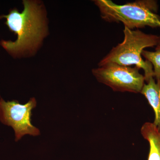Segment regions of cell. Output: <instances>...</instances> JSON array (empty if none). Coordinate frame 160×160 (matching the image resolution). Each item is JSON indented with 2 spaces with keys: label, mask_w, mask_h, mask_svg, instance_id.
I'll use <instances>...</instances> for the list:
<instances>
[{
  "label": "cell",
  "mask_w": 160,
  "mask_h": 160,
  "mask_svg": "<svg viewBox=\"0 0 160 160\" xmlns=\"http://www.w3.org/2000/svg\"><path fill=\"white\" fill-rule=\"evenodd\" d=\"M24 9L22 12L16 9L9 14L0 16L6 19V24L10 31L17 35V39L1 41L6 51L17 56L24 52L32 51L38 47L46 35V27L42 6L35 1H23Z\"/></svg>",
  "instance_id": "cell-1"
},
{
  "label": "cell",
  "mask_w": 160,
  "mask_h": 160,
  "mask_svg": "<svg viewBox=\"0 0 160 160\" xmlns=\"http://www.w3.org/2000/svg\"><path fill=\"white\" fill-rule=\"evenodd\" d=\"M122 42L113 47L110 52L98 63L99 67L109 63L130 66L135 65L142 69L145 72V81L148 82L154 77L153 67L148 61H144L142 52L147 47L160 44V36L148 34L139 30H132L125 27Z\"/></svg>",
  "instance_id": "cell-2"
},
{
  "label": "cell",
  "mask_w": 160,
  "mask_h": 160,
  "mask_svg": "<svg viewBox=\"0 0 160 160\" xmlns=\"http://www.w3.org/2000/svg\"><path fill=\"white\" fill-rule=\"evenodd\" d=\"M101 17L109 22H121L132 29L148 26L160 29V16L157 14V2L139 0L124 5H117L110 0H96Z\"/></svg>",
  "instance_id": "cell-3"
},
{
  "label": "cell",
  "mask_w": 160,
  "mask_h": 160,
  "mask_svg": "<svg viewBox=\"0 0 160 160\" xmlns=\"http://www.w3.org/2000/svg\"><path fill=\"white\" fill-rule=\"evenodd\" d=\"M135 66H122L109 63L92 70V73L100 82L109 86L113 91L141 92L145 84L144 76Z\"/></svg>",
  "instance_id": "cell-4"
},
{
  "label": "cell",
  "mask_w": 160,
  "mask_h": 160,
  "mask_svg": "<svg viewBox=\"0 0 160 160\" xmlns=\"http://www.w3.org/2000/svg\"><path fill=\"white\" fill-rule=\"evenodd\" d=\"M36 106L34 98L24 105L16 100L6 102L2 98L0 99V122L13 129L16 142L26 135L36 136L40 134L39 129L31 123L32 111Z\"/></svg>",
  "instance_id": "cell-5"
},
{
  "label": "cell",
  "mask_w": 160,
  "mask_h": 160,
  "mask_svg": "<svg viewBox=\"0 0 160 160\" xmlns=\"http://www.w3.org/2000/svg\"><path fill=\"white\" fill-rule=\"evenodd\" d=\"M141 93L146 97L155 113L153 124L160 130V81L152 78L144 84Z\"/></svg>",
  "instance_id": "cell-6"
},
{
  "label": "cell",
  "mask_w": 160,
  "mask_h": 160,
  "mask_svg": "<svg viewBox=\"0 0 160 160\" xmlns=\"http://www.w3.org/2000/svg\"><path fill=\"white\" fill-rule=\"evenodd\" d=\"M141 132L149 143L148 160H160V130L153 123L146 122L142 126Z\"/></svg>",
  "instance_id": "cell-7"
},
{
  "label": "cell",
  "mask_w": 160,
  "mask_h": 160,
  "mask_svg": "<svg viewBox=\"0 0 160 160\" xmlns=\"http://www.w3.org/2000/svg\"><path fill=\"white\" fill-rule=\"evenodd\" d=\"M142 56L153 66L154 77L157 81H160V44L157 46L154 52L143 50Z\"/></svg>",
  "instance_id": "cell-8"
}]
</instances>
